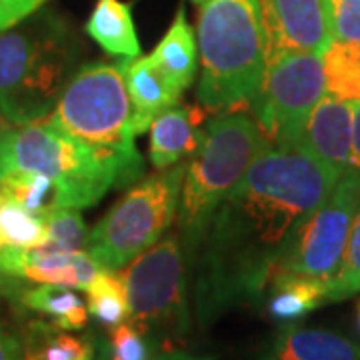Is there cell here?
<instances>
[{
    "label": "cell",
    "instance_id": "1",
    "mask_svg": "<svg viewBox=\"0 0 360 360\" xmlns=\"http://www.w3.org/2000/svg\"><path fill=\"white\" fill-rule=\"evenodd\" d=\"M342 174L300 148L262 150L222 200L194 258L200 321L260 300L296 232Z\"/></svg>",
    "mask_w": 360,
    "mask_h": 360
},
{
    "label": "cell",
    "instance_id": "2",
    "mask_svg": "<svg viewBox=\"0 0 360 360\" xmlns=\"http://www.w3.org/2000/svg\"><path fill=\"white\" fill-rule=\"evenodd\" d=\"M198 104L210 112H252L266 70L260 0H206L198 14Z\"/></svg>",
    "mask_w": 360,
    "mask_h": 360
},
{
    "label": "cell",
    "instance_id": "3",
    "mask_svg": "<svg viewBox=\"0 0 360 360\" xmlns=\"http://www.w3.org/2000/svg\"><path fill=\"white\" fill-rule=\"evenodd\" d=\"M80 42L52 13L28 16L0 32V110L14 127L52 115L77 75Z\"/></svg>",
    "mask_w": 360,
    "mask_h": 360
},
{
    "label": "cell",
    "instance_id": "4",
    "mask_svg": "<svg viewBox=\"0 0 360 360\" xmlns=\"http://www.w3.org/2000/svg\"><path fill=\"white\" fill-rule=\"evenodd\" d=\"M269 146L264 130L248 112H220L208 122L205 139L186 162L176 212L179 236L188 269L222 200Z\"/></svg>",
    "mask_w": 360,
    "mask_h": 360
},
{
    "label": "cell",
    "instance_id": "5",
    "mask_svg": "<svg viewBox=\"0 0 360 360\" xmlns=\"http://www.w3.org/2000/svg\"><path fill=\"white\" fill-rule=\"evenodd\" d=\"M49 120L110 158L120 170L122 186L144 174V160L134 146L132 104L120 65L90 63L78 68Z\"/></svg>",
    "mask_w": 360,
    "mask_h": 360
},
{
    "label": "cell",
    "instance_id": "6",
    "mask_svg": "<svg viewBox=\"0 0 360 360\" xmlns=\"http://www.w3.org/2000/svg\"><path fill=\"white\" fill-rule=\"evenodd\" d=\"M8 170L40 172L51 179L63 208L96 205L112 186L120 184V170L89 144L70 136L49 118L13 130L0 176Z\"/></svg>",
    "mask_w": 360,
    "mask_h": 360
},
{
    "label": "cell",
    "instance_id": "7",
    "mask_svg": "<svg viewBox=\"0 0 360 360\" xmlns=\"http://www.w3.org/2000/svg\"><path fill=\"white\" fill-rule=\"evenodd\" d=\"M186 162L132 186L89 234L86 250L104 270L116 272L155 246L179 212Z\"/></svg>",
    "mask_w": 360,
    "mask_h": 360
},
{
    "label": "cell",
    "instance_id": "8",
    "mask_svg": "<svg viewBox=\"0 0 360 360\" xmlns=\"http://www.w3.org/2000/svg\"><path fill=\"white\" fill-rule=\"evenodd\" d=\"M186 255L179 234H168L155 246L116 270L129 300V322L146 335H184L188 330Z\"/></svg>",
    "mask_w": 360,
    "mask_h": 360
},
{
    "label": "cell",
    "instance_id": "9",
    "mask_svg": "<svg viewBox=\"0 0 360 360\" xmlns=\"http://www.w3.org/2000/svg\"><path fill=\"white\" fill-rule=\"evenodd\" d=\"M326 92L322 54L284 51L270 54L255 104V118L278 148H298L310 112Z\"/></svg>",
    "mask_w": 360,
    "mask_h": 360
},
{
    "label": "cell",
    "instance_id": "10",
    "mask_svg": "<svg viewBox=\"0 0 360 360\" xmlns=\"http://www.w3.org/2000/svg\"><path fill=\"white\" fill-rule=\"evenodd\" d=\"M360 205V170L348 167L322 205L304 220L278 270L330 283L345 257Z\"/></svg>",
    "mask_w": 360,
    "mask_h": 360
},
{
    "label": "cell",
    "instance_id": "11",
    "mask_svg": "<svg viewBox=\"0 0 360 360\" xmlns=\"http://www.w3.org/2000/svg\"><path fill=\"white\" fill-rule=\"evenodd\" d=\"M266 58L284 51L324 54L333 44L330 0H260Z\"/></svg>",
    "mask_w": 360,
    "mask_h": 360
},
{
    "label": "cell",
    "instance_id": "12",
    "mask_svg": "<svg viewBox=\"0 0 360 360\" xmlns=\"http://www.w3.org/2000/svg\"><path fill=\"white\" fill-rule=\"evenodd\" d=\"M2 270L16 281L39 284H63L86 290L103 266L90 257L89 250L63 252L49 248H14L6 246L2 255Z\"/></svg>",
    "mask_w": 360,
    "mask_h": 360
},
{
    "label": "cell",
    "instance_id": "13",
    "mask_svg": "<svg viewBox=\"0 0 360 360\" xmlns=\"http://www.w3.org/2000/svg\"><path fill=\"white\" fill-rule=\"evenodd\" d=\"M354 108L356 103H348L324 92V96L310 112L298 148L336 170L338 174H345L352 158Z\"/></svg>",
    "mask_w": 360,
    "mask_h": 360
},
{
    "label": "cell",
    "instance_id": "14",
    "mask_svg": "<svg viewBox=\"0 0 360 360\" xmlns=\"http://www.w3.org/2000/svg\"><path fill=\"white\" fill-rule=\"evenodd\" d=\"M120 66L132 104V127L136 134H142L150 129L156 116L179 104L182 92L158 68L153 56H136Z\"/></svg>",
    "mask_w": 360,
    "mask_h": 360
},
{
    "label": "cell",
    "instance_id": "15",
    "mask_svg": "<svg viewBox=\"0 0 360 360\" xmlns=\"http://www.w3.org/2000/svg\"><path fill=\"white\" fill-rule=\"evenodd\" d=\"M206 108L202 104L172 106L150 124V162L156 168L174 167L180 158L193 155L205 139L200 124L205 122Z\"/></svg>",
    "mask_w": 360,
    "mask_h": 360
},
{
    "label": "cell",
    "instance_id": "16",
    "mask_svg": "<svg viewBox=\"0 0 360 360\" xmlns=\"http://www.w3.org/2000/svg\"><path fill=\"white\" fill-rule=\"evenodd\" d=\"M269 360H360V347L330 330L286 324L272 342Z\"/></svg>",
    "mask_w": 360,
    "mask_h": 360
},
{
    "label": "cell",
    "instance_id": "17",
    "mask_svg": "<svg viewBox=\"0 0 360 360\" xmlns=\"http://www.w3.org/2000/svg\"><path fill=\"white\" fill-rule=\"evenodd\" d=\"M86 34L110 56L132 60L141 54L130 4L122 0H96L86 20Z\"/></svg>",
    "mask_w": 360,
    "mask_h": 360
},
{
    "label": "cell",
    "instance_id": "18",
    "mask_svg": "<svg viewBox=\"0 0 360 360\" xmlns=\"http://www.w3.org/2000/svg\"><path fill=\"white\" fill-rule=\"evenodd\" d=\"M266 310L272 321L290 324L326 302V283L278 270L269 284Z\"/></svg>",
    "mask_w": 360,
    "mask_h": 360
},
{
    "label": "cell",
    "instance_id": "19",
    "mask_svg": "<svg viewBox=\"0 0 360 360\" xmlns=\"http://www.w3.org/2000/svg\"><path fill=\"white\" fill-rule=\"evenodd\" d=\"M92 335H75L49 321H34L22 338V360H94Z\"/></svg>",
    "mask_w": 360,
    "mask_h": 360
},
{
    "label": "cell",
    "instance_id": "20",
    "mask_svg": "<svg viewBox=\"0 0 360 360\" xmlns=\"http://www.w3.org/2000/svg\"><path fill=\"white\" fill-rule=\"evenodd\" d=\"M150 56L180 92L193 84L196 72V37L186 20L184 6H180L167 34L156 44Z\"/></svg>",
    "mask_w": 360,
    "mask_h": 360
},
{
    "label": "cell",
    "instance_id": "21",
    "mask_svg": "<svg viewBox=\"0 0 360 360\" xmlns=\"http://www.w3.org/2000/svg\"><path fill=\"white\" fill-rule=\"evenodd\" d=\"M22 307L42 314L49 322L65 330H82L89 324V309L75 288L63 284H39L20 290Z\"/></svg>",
    "mask_w": 360,
    "mask_h": 360
},
{
    "label": "cell",
    "instance_id": "22",
    "mask_svg": "<svg viewBox=\"0 0 360 360\" xmlns=\"http://www.w3.org/2000/svg\"><path fill=\"white\" fill-rule=\"evenodd\" d=\"M0 193L42 219L63 208L56 184L40 172H26V170L4 172L0 176Z\"/></svg>",
    "mask_w": 360,
    "mask_h": 360
},
{
    "label": "cell",
    "instance_id": "23",
    "mask_svg": "<svg viewBox=\"0 0 360 360\" xmlns=\"http://www.w3.org/2000/svg\"><path fill=\"white\" fill-rule=\"evenodd\" d=\"M326 92L348 103H360V46L354 42L333 40L322 54Z\"/></svg>",
    "mask_w": 360,
    "mask_h": 360
},
{
    "label": "cell",
    "instance_id": "24",
    "mask_svg": "<svg viewBox=\"0 0 360 360\" xmlns=\"http://www.w3.org/2000/svg\"><path fill=\"white\" fill-rule=\"evenodd\" d=\"M86 309L89 314L106 328H115L129 321V300L127 290L120 283L118 274L103 270L86 286Z\"/></svg>",
    "mask_w": 360,
    "mask_h": 360
},
{
    "label": "cell",
    "instance_id": "25",
    "mask_svg": "<svg viewBox=\"0 0 360 360\" xmlns=\"http://www.w3.org/2000/svg\"><path fill=\"white\" fill-rule=\"evenodd\" d=\"M0 238L14 248H39L49 240L46 220L2 194L0 200Z\"/></svg>",
    "mask_w": 360,
    "mask_h": 360
},
{
    "label": "cell",
    "instance_id": "26",
    "mask_svg": "<svg viewBox=\"0 0 360 360\" xmlns=\"http://www.w3.org/2000/svg\"><path fill=\"white\" fill-rule=\"evenodd\" d=\"M44 220L49 229V240L42 248L63 252L86 250L90 231L78 208H58Z\"/></svg>",
    "mask_w": 360,
    "mask_h": 360
},
{
    "label": "cell",
    "instance_id": "27",
    "mask_svg": "<svg viewBox=\"0 0 360 360\" xmlns=\"http://www.w3.org/2000/svg\"><path fill=\"white\" fill-rule=\"evenodd\" d=\"M360 292V205L348 236L345 257L333 281L326 284V302L345 300Z\"/></svg>",
    "mask_w": 360,
    "mask_h": 360
},
{
    "label": "cell",
    "instance_id": "28",
    "mask_svg": "<svg viewBox=\"0 0 360 360\" xmlns=\"http://www.w3.org/2000/svg\"><path fill=\"white\" fill-rule=\"evenodd\" d=\"M103 356L104 360H155L153 336L146 335L132 322H122L110 330Z\"/></svg>",
    "mask_w": 360,
    "mask_h": 360
},
{
    "label": "cell",
    "instance_id": "29",
    "mask_svg": "<svg viewBox=\"0 0 360 360\" xmlns=\"http://www.w3.org/2000/svg\"><path fill=\"white\" fill-rule=\"evenodd\" d=\"M330 25L335 40L360 46V0H330Z\"/></svg>",
    "mask_w": 360,
    "mask_h": 360
},
{
    "label": "cell",
    "instance_id": "30",
    "mask_svg": "<svg viewBox=\"0 0 360 360\" xmlns=\"http://www.w3.org/2000/svg\"><path fill=\"white\" fill-rule=\"evenodd\" d=\"M46 0H0V32L20 25L39 11Z\"/></svg>",
    "mask_w": 360,
    "mask_h": 360
},
{
    "label": "cell",
    "instance_id": "31",
    "mask_svg": "<svg viewBox=\"0 0 360 360\" xmlns=\"http://www.w3.org/2000/svg\"><path fill=\"white\" fill-rule=\"evenodd\" d=\"M0 360H22V340L0 319Z\"/></svg>",
    "mask_w": 360,
    "mask_h": 360
},
{
    "label": "cell",
    "instance_id": "32",
    "mask_svg": "<svg viewBox=\"0 0 360 360\" xmlns=\"http://www.w3.org/2000/svg\"><path fill=\"white\" fill-rule=\"evenodd\" d=\"M350 167L360 170V103H356L354 108V127H352V158Z\"/></svg>",
    "mask_w": 360,
    "mask_h": 360
},
{
    "label": "cell",
    "instance_id": "33",
    "mask_svg": "<svg viewBox=\"0 0 360 360\" xmlns=\"http://www.w3.org/2000/svg\"><path fill=\"white\" fill-rule=\"evenodd\" d=\"M0 200H2V193H0ZM4 248H6V245H4L2 238H0V295H14V292L18 290V283H20V281L8 276V274L2 270V255H4Z\"/></svg>",
    "mask_w": 360,
    "mask_h": 360
},
{
    "label": "cell",
    "instance_id": "34",
    "mask_svg": "<svg viewBox=\"0 0 360 360\" xmlns=\"http://www.w3.org/2000/svg\"><path fill=\"white\" fill-rule=\"evenodd\" d=\"M14 124L2 115L0 110V170H2V160H4V150H6V144H8V139L13 134Z\"/></svg>",
    "mask_w": 360,
    "mask_h": 360
},
{
    "label": "cell",
    "instance_id": "35",
    "mask_svg": "<svg viewBox=\"0 0 360 360\" xmlns=\"http://www.w3.org/2000/svg\"><path fill=\"white\" fill-rule=\"evenodd\" d=\"M155 360H214V359L193 356V354H186V352H180V350H168V352H162V354H156Z\"/></svg>",
    "mask_w": 360,
    "mask_h": 360
},
{
    "label": "cell",
    "instance_id": "36",
    "mask_svg": "<svg viewBox=\"0 0 360 360\" xmlns=\"http://www.w3.org/2000/svg\"><path fill=\"white\" fill-rule=\"evenodd\" d=\"M194 4H202V2H206V0H193Z\"/></svg>",
    "mask_w": 360,
    "mask_h": 360
},
{
    "label": "cell",
    "instance_id": "37",
    "mask_svg": "<svg viewBox=\"0 0 360 360\" xmlns=\"http://www.w3.org/2000/svg\"><path fill=\"white\" fill-rule=\"evenodd\" d=\"M359 322H360V312H359Z\"/></svg>",
    "mask_w": 360,
    "mask_h": 360
}]
</instances>
